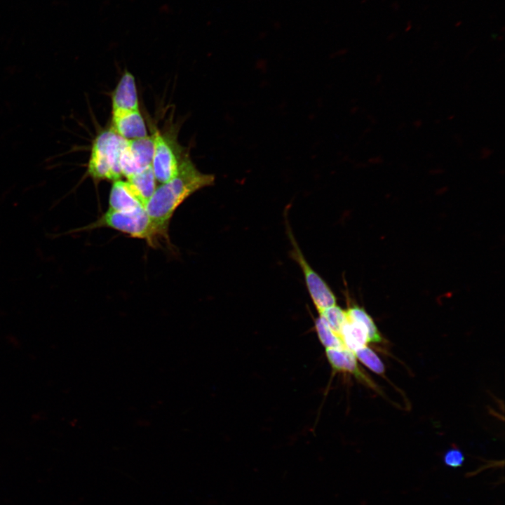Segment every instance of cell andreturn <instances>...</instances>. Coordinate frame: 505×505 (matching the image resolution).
I'll use <instances>...</instances> for the list:
<instances>
[{"label": "cell", "instance_id": "1", "mask_svg": "<svg viewBox=\"0 0 505 505\" xmlns=\"http://www.w3.org/2000/svg\"><path fill=\"white\" fill-rule=\"evenodd\" d=\"M215 176L201 173L189 157L181 160L177 174L156 187L145 210L162 237L168 241L170 220L178 206L196 191L212 186Z\"/></svg>", "mask_w": 505, "mask_h": 505}, {"label": "cell", "instance_id": "10", "mask_svg": "<svg viewBox=\"0 0 505 505\" xmlns=\"http://www.w3.org/2000/svg\"><path fill=\"white\" fill-rule=\"evenodd\" d=\"M109 210L118 212H129L144 206L136 196L127 181H114L109 194Z\"/></svg>", "mask_w": 505, "mask_h": 505}, {"label": "cell", "instance_id": "9", "mask_svg": "<svg viewBox=\"0 0 505 505\" xmlns=\"http://www.w3.org/2000/svg\"><path fill=\"white\" fill-rule=\"evenodd\" d=\"M112 111L139 110L138 98L135 78L126 72L112 93Z\"/></svg>", "mask_w": 505, "mask_h": 505}, {"label": "cell", "instance_id": "12", "mask_svg": "<svg viewBox=\"0 0 505 505\" xmlns=\"http://www.w3.org/2000/svg\"><path fill=\"white\" fill-rule=\"evenodd\" d=\"M346 349L354 353L369 343L368 332L365 325L358 321L347 318L339 333Z\"/></svg>", "mask_w": 505, "mask_h": 505}, {"label": "cell", "instance_id": "13", "mask_svg": "<svg viewBox=\"0 0 505 505\" xmlns=\"http://www.w3.org/2000/svg\"><path fill=\"white\" fill-rule=\"evenodd\" d=\"M347 318L363 323L367 328L369 343H379L382 341L381 334L372 318L363 307L353 305L346 309Z\"/></svg>", "mask_w": 505, "mask_h": 505}, {"label": "cell", "instance_id": "2", "mask_svg": "<svg viewBox=\"0 0 505 505\" xmlns=\"http://www.w3.org/2000/svg\"><path fill=\"white\" fill-rule=\"evenodd\" d=\"M127 142L111 128L100 132L92 143L86 175L95 182L120 180V158Z\"/></svg>", "mask_w": 505, "mask_h": 505}, {"label": "cell", "instance_id": "5", "mask_svg": "<svg viewBox=\"0 0 505 505\" xmlns=\"http://www.w3.org/2000/svg\"><path fill=\"white\" fill-rule=\"evenodd\" d=\"M154 153L152 167L156 180L161 183L168 182L179 171L180 159L171 142L158 130L153 133Z\"/></svg>", "mask_w": 505, "mask_h": 505}, {"label": "cell", "instance_id": "15", "mask_svg": "<svg viewBox=\"0 0 505 505\" xmlns=\"http://www.w3.org/2000/svg\"><path fill=\"white\" fill-rule=\"evenodd\" d=\"M330 328L339 335L342 326L347 321L346 311L337 304L318 312Z\"/></svg>", "mask_w": 505, "mask_h": 505}, {"label": "cell", "instance_id": "8", "mask_svg": "<svg viewBox=\"0 0 505 505\" xmlns=\"http://www.w3.org/2000/svg\"><path fill=\"white\" fill-rule=\"evenodd\" d=\"M325 356L333 371L353 375L364 384L374 388V384L361 370L355 354L346 349H325Z\"/></svg>", "mask_w": 505, "mask_h": 505}, {"label": "cell", "instance_id": "7", "mask_svg": "<svg viewBox=\"0 0 505 505\" xmlns=\"http://www.w3.org/2000/svg\"><path fill=\"white\" fill-rule=\"evenodd\" d=\"M111 129L127 140L147 136L145 123L139 110L112 111Z\"/></svg>", "mask_w": 505, "mask_h": 505}, {"label": "cell", "instance_id": "3", "mask_svg": "<svg viewBox=\"0 0 505 505\" xmlns=\"http://www.w3.org/2000/svg\"><path fill=\"white\" fill-rule=\"evenodd\" d=\"M100 227L112 228L132 237L145 239L152 246H155L159 239L163 238L148 216L145 208L129 212H118L109 209L94 222L58 235L89 231Z\"/></svg>", "mask_w": 505, "mask_h": 505}, {"label": "cell", "instance_id": "4", "mask_svg": "<svg viewBox=\"0 0 505 505\" xmlns=\"http://www.w3.org/2000/svg\"><path fill=\"white\" fill-rule=\"evenodd\" d=\"M287 233L292 244L291 258L300 267L307 289L318 312L337 304L336 296L327 282L309 264L299 248L294 235L287 224Z\"/></svg>", "mask_w": 505, "mask_h": 505}, {"label": "cell", "instance_id": "14", "mask_svg": "<svg viewBox=\"0 0 505 505\" xmlns=\"http://www.w3.org/2000/svg\"><path fill=\"white\" fill-rule=\"evenodd\" d=\"M314 328L317 336L325 349L345 348L340 336L330 328L321 316H318L315 319Z\"/></svg>", "mask_w": 505, "mask_h": 505}, {"label": "cell", "instance_id": "11", "mask_svg": "<svg viewBox=\"0 0 505 505\" xmlns=\"http://www.w3.org/2000/svg\"><path fill=\"white\" fill-rule=\"evenodd\" d=\"M127 178V182L145 207L156 189V180L152 165Z\"/></svg>", "mask_w": 505, "mask_h": 505}, {"label": "cell", "instance_id": "17", "mask_svg": "<svg viewBox=\"0 0 505 505\" xmlns=\"http://www.w3.org/2000/svg\"><path fill=\"white\" fill-rule=\"evenodd\" d=\"M465 457L463 452L458 448H450L443 455L444 464L452 468L460 467L463 465Z\"/></svg>", "mask_w": 505, "mask_h": 505}, {"label": "cell", "instance_id": "18", "mask_svg": "<svg viewBox=\"0 0 505 505\" xmlns=\"http://www.w3.org/2000/svg\"><path fill=\"white\" fill-rule=\"evenodd\" d=\"M491 154H492V150L487 147H485L482 149L481 158L487 159L491 155Z\"/></svg>", "mask_w": 505, "mask_h": 505}, {"label": "cell", "instance_id": "16", "mask_svg": "<svg viewBox=\"0 0 505 505\" xmlns=\"http://www.w3.org/2000/svg\"><path fill=\"white\" fill-rule=\"evenodd\" d=\"M358 361L373 372L383 375L385 371L384 363L378 355L367 346L354 352Z\"/></svg>", "mask_w": 505, "mask_h": 505}, {"label": "cell", "instance_id": "6", "mask_svg": "<svg viewBox=\"0 0 505 505\" xmlns=\"http://www.w3.org/2000/svg\"><path fill=\"white\" fill-rule=\"evenodd\" d=\"M153 153L152 136L128 140L120 158L122 175L127 177L152 165Z\"/></svg>", "mask_w": 505, "mask_h": 505}]
</instances>
